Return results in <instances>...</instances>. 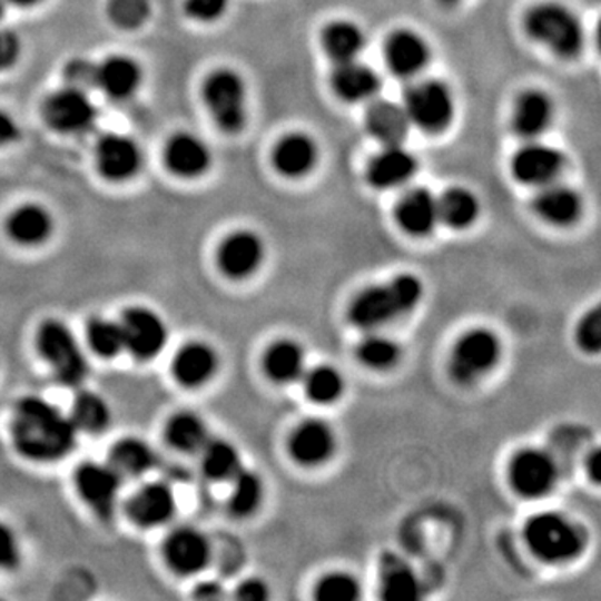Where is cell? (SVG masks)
<instances>
[{
    "instance_id": "cell-44",
    "label": "cell",
    "mask_w": 601,
    "mask_h": 601,
    "mask_svg": "<svg viewBox=\"0 0 601 601\" xmlns=\"http://www.w3.org/2000/svg\"><path fill=\"white\" fill-rule=\"evenodd\" d=\"M107 12L119 29H139L149 19L150 2L149 0H110Z\"/></svg>"
},
{
    "instance_id": "cell-35",
    "label": "cell",
    "mask_w": 601,
    "mask_h": 601,
    "mask_svg": "<svg viewBox=\"0 0 601 601\" xmlns=\"http://www.w3.org/2000/svg\"><path fill=\"white\" fill-rule=\"evenodd\" d=\"M364 43H366V37L363 30L347 20H336L323 32L324 49L336 63L357 59L361 50L364 49Z\"/></svg>"
},
{
    "instance_id": "cell-14",
    "label": "cell",
    "mask_w": 601,
    "mask_h": 601,
    "mask_svg": "<svg viewBox=\"0 0 601 601\" xmlns=\"http://www.w3.org/2000/svg\"><path fill=\"white\" fill-rule=\"evenodd\" d=\"M563 154L546 144L531 142L514 154L511 169L514 177L526 186L543 187L554 183L563 173Z\"/></svg>"
},
{
    "instance_id": "cell-49",
    "label": "cell",
    "mask_w": 601,
    "mask_h": 601,
    "mask_svg": "<svg viewBox=\"0 0 601 601\" xmlns=\"http://www.w3.org/2000/svg\"><path fill=\"white\" fill-rule=\"evenodd\" d=\"M20 42L16 33L0 30V72L10 69L19 59Z\"/></svg>"
},
{
    "instance_id": "cell-31",
    "label": "cell",
    "mask_w": 601,
    "mask_h": 601,
    "mask_svg": "<svg viewBox=\"0 0 601 601\" xmlns=\"http://www.w3.org/2000/svg\"><path fill=\"white\" fill-rule=\"evenodd\" d=\"M53 223L50 214L37 204H26L13 210L7 219V233L22 246H37L46 243L52 234Z\"/></svg>"
},
{
    "instance_id": "cell-13",
    "label": "cell",
    "mask_w": 601,
    "mask_h": 601,
    "mask_svg": "<svg viewBox=\"0 0 601 601\" xmlns=\"http://www.w3.org/2000/svg\"><path fill=\"white\" fill-rule=\"evenodd\" d=\"M290 457L303 466L326 463L336 450L333 427L319 417H309L297 424L287 440Z\"/></svg>"
},
{
    "instance_id": "cell-29",
    "label": "cell",
    "mask_w": 601,
    "mask_h": 601,
    "mask_svg": "<svg viewBox=\"0 0 601 601\" xmlns=\"http://www.w3.org/2000/svg\"><path fill=\"white\" fill-rule=\"evenodd\" d=\"M366 126L371 136L376 137L384 146H397L406 139L411 122L406 110L400 104L376 100L367 109Z\"/></svg>"
},
{
    "instance_id": "cell-8",
    "label": "cell",
    "mask_w": 601,
    "mask_h": 601,
    "mask_svg": "<svg viewBox=\"0 0 601 601\" xmlns=\"http://www.w3.org/2000/svg\"><path fill=\"white\" fill-rule=\"evenodd\" d=\"M404 110L411 124L424 132H441L453 120V93L440 80H421L404 93Z\"/></svg>"
},
{
    "instance_id": "cell-27",
    "label": "cell",
    "mask_w": 601,
    "mask_h": 601,
    "mask_svg": "<svg viewBox=\"0 0 601 601\" xmlns=\"http://www.w3.org/2000/svg\"><path fill=\"white\" fill-rule=\"evenodd\" d=\"M581 197L577 190L560 184H546L540 187V193L534 197V209L538 216L554 226H570L581 214Z\"/></svg>"
},
{
    "instance_id": "cell-52",
    "label": "cell",
    "mask_w": 601,
    "mask_h": 601,
    "mask_svg": "<svg viewBox=\"0 0 601 601\" xmlns=\"http://www.w3.org/2000/svg\"><path fill=\"white\" fill-rule=\"evenodd\" d=\"M587 471L590 474L591 480L598 483L601 477V454L600 450H593L588 454Z\"/></svg>"
},
{
    "instance_id": "cell-32",
    "label": "cell",
    "mask_w": 601,
    "mask_h": 601,
    "mask_svg": "<svg viewBox=\"0 0 601 601\" xmlns=\"http://www.w3.org/2000/svg\"><path fill=\"white\" fill-rule=\"evenodd\" d=\"M423 588L413 568L400 558L387 556L381 564V597L390 601L420 600Z\"/></svg>"
},
{
    "instance_id": "cell-18",
    "label": "cell",
    "mask_w": 601,
    "mask_h": 601,
    "mask_svg": "<svg viewBox=\"0 0 601 601\" xmlns=\"http://www.w3.org/2000/svg\"><path fill=\"white\" fill-rule=\"evenodd\" d=\"M127 513L139 526H160L176 513V496L166 483L144 484L127 501Z\"/></svg>"
},
{
    "instance_id": "cell-34",
    "label": "cell",
    "mask_w": 601,
    "mask_h": 601,
    "mask_svg": "<svg viewBox=\"0 0 601 601\" xmlns=\"http://www.w3.org/2000/svg\"><path fill=\"white\" fill-rule=\"evenodd\" d=\"M166 440L180 453H199L209 441L206 423L197 414L177 413L167 421Z\"/></svg>"
},
{
    "instance_id": "cell-45",
    "label": "cell",
    "mask_w": 601,
    "mask_h": 601,
    "mask_svg": "<svg viewBox=\"0 0 601 601\" xmlns=\"http://www.w3.org/2000/svg\"><path fill=\"white\" fill-rule=\"evenodd\" d=\"M578 346L588 354L600 353L601 349V309L593 307L588 311L577 327Z\"/></svg>"
},
{
    "instance_id": "cell-4",
    "label": "cell",
    "mask_w": 601,
    "mask_h": 601,
    "mask_svg": "<svg viewBox=\"0 0 601 601\" xmlns=\"http://www.w3.org/2000/svg\"><path fill=\"white\" fill-rule=\"evenodd\" d=\"M524 27L531 39L550 49L554 56L573 59L583 49V26L573 10L561 3H538L528 12Z\"/></svg>"
},
{
    "instance_id": "cell-15",
    "label": "cell",
    "mask_w": 601,
    "mask_h": 601,
    "mask_svg": "<svg viewBox=\"0 0 601 601\" xmlns=\"http://www.w3.org/2000/svg\"><path fill=\"white\" fill-rule=\"evenodd\" d=\"M264 259L263 239L253 230L229 234L217 250L220 270L233 279H244L259 269Z\"/></svg>"
},
{
    "instance_id": "cell-43",
    "label": "cell",
    "mask_w": 601,
    "mask_h": 601,
    "mask_svg": "<svg viewBox=\"0 0 601 601\" xmlns=\"http://www.w3.org/2000/svg\"><path fill=\"white\" fill-rule=\"evenodd\" d=\"M361 583L349 573L336 571L317 581L314 598L317 601H356L361 598Z\"/></svg>"
},
{
    "instance_id": "cell-22",
    "label": "cell",
    "mask_w": 601,
    "mask_h": 601,
    "mask_svg": "<svg viewBox=\"0 0 601 601\" xmlns=\"http://www.w3.org/2000/svg\"><path fill=\"white\" fill-rule=\"evenodd\" d=\"M164 159L170 173L187 179L203 176L210 166V152L206 144L189 132L170 137L164 150Z\"/></svg>"
},
{
    "instance_id": "cell-56",
    "label": "cell",
    "mask_w": 601,
    "mask_h": 601,
    "mask_svg": "<svg viewBox=\"0 0 601 601\" xmlns=\"http://www.w3.org/2000/svg\"><path fill=\"white\" fill-rule=\"evenodd\" d=\"M441 3H446V6H454V3L460 2V0H440Z\"/></svg>"
},
{
    "instance_id": "cell-6",
    "label": "cell",
    "mask_w": 601,
    "mask_h": 601,
    "mask_svg": "<svg viewBox=\"0 0 601 601\" xmlns=\"http://www.w3.org/2000/svg\"><path fill=\"white\" fill-rule=\"evenodd\" d=\"M500 337L486 327L466 331L450 354V374L460 384H471L490 373L501 357Z\"/></svg>"
},
{
    "instance_id": "cell-11",
    "label": "cell",
    "mask_w": 601,
    "mask_h": 601,
    "mask_svg": "<svg viewBox=\"0 0 601 601\" xmlns=\"http://www.w3.org/2000/svg\"><path fill=\"white\" fill-rule=\"evenodd\" d=\"M124 341L126 349L130 351L137 359H152L162 353L169 339V331L159 314L147 307H130L124 313Z\"/></svg>"
},
{
    "instance_id": "cell-40",
    "label": "cell",
    "mask_w": 601,
    "mask_h": 601,
    "mask_svg": "<svg viewBox=\"0 0 601 601\" xmlns=\"http://www.w3.org/2000/svg\"><path fill=\"white\" fill-rule=\"evenodd\" d=\"M356 356L359 363L371 370H390L400 361L401 346L386 334L376 333V329L367 331L366 336L357 343Z\"/></svg>"
},
{
    "instance_id": "cell-28",
    "label": "cell",
    "mask_w": 601,
    "mask_h": 601,
    "mask_svg": "<svg viewBox=\"0 0 601 601\" xmlns=\"http://www.w3.org/2000/svg\"><path fill=\"white\" fill-rule=\"evenodd\" d=\"M554 116V106L550 97L541 90H526L514 104L513 126L520 136L534 139L541 136Z\"/></svg>"
},
{
    "instance_id": "cell-24",
    "label": "cell",
    "mask_w": 601,
    "mask_h": 601,
    "mask_svg": "<svg viewBox=\"0 0 601 601\" xmlns=\"http://www.w3.org/2000/svg\"><path fill=\"white\" fill-rule=\"evenodd\" d=\"M331 80L337 96L347 102L374 99L381 87L380 76L370 67L357 62V59L336 63Z\"/></svg>"
},
{
    "instance_id": "cell-37",
    "label": "cell",
    "mask_w": 601,
    "mask_h": 601,
    "mask_svg": "<svg viewBox=\"0 0 601 601\" xmlns=\"http://www.w3.org/2000/svg\"><path fill=\"white\" fill-rule=\"evenodd\" d=\"M200 454V466L209 480L230 481L234 474L243 467L239 451L234 444L224 440H209L204 444Z\"/></svg>"
},
{
    "instance_id": "cell-53",
    "label": "cell",
    "mask_w": 601,
    "mask_h": 601,
    "mask_svg": "<svg viewBox=\"0 0 601 601\" xmlns=\"http://www.w3.org/2000/svg\"><path fill=\"white\" fill-rule=\"evenodd\" d=\"M196 597L204 598V600H214V598L223 597V588L209 581V583H203L197 587Z\"/></svg>"
},
{
    "instance_id": "cell-25",
    "label": "cell",
    "mask_w": 601,
    "mask_h": 601,
    "mask_svg": "<svg viewBox=\"0 0 601 601\" xmlns=\"http://www.w3.org/2000/svg\"><path fill=\"white\" fill-rule=\"evenodd\" d=\"M140 80V67L130 57L112 56L97 66V87L110 99H129L139 89Z\"/></svg>"
},
{
    "instance_id": "cell-16",
    "label": "cell",
    "mask_w": 601,
    "mask_h": 601,
    "mask_svg": "<svg viewBox=\"0 0 601 601\" xmlns=\"http://www.w3.org/2000/svg\"><path fill=\"white\" fill-rule=\"evenodd\" d=\"M97 167L106 179L122 183L139 173L142 152L129 137L107 134L97 142Z\"/></svg>"
},
{
    "instance_id": "cell-54",
    "label": "cell",
    "mask_w": 601,
    "mask_h": 601,
    "mask_svg": "<svg viewBox=\"0 0 601 601\" xmlns=\"http://www.w3.org/2000/svg\"><path fill=\"white\" fill-rule=\"evenodd\" d=\"M7 3H13V6L19 7H30L36 6V3H39L40 0H6Z\"/></svg>"
},
{
    "instance_id": "cell-41",
    "label": "cell",
    "mask_w": 601,
    "mask_h": 601,
    "mask_svg": "<svg viewBox=\"0 0 601 601\" xmlns=\"http://www.w3.org/2000/svg\"><path fill=\"white\" fill-rule=\"evenodd\" d=\"M72 421L83 433L99 434L110 424V407L99 394L82 391L77 394L72 406Z\"/></svg>"
},
{
    "instance_id": "cell-9",
    "label": "cell",
    "mask_w": 601,
    "mask_h": 601,
    "mask_svg": "<svg viewBox=\"0 0 601 601\" xmlns=\"http://www.w3.org/2000/svg\"><path fill=\"white\" fill-rule=\"evenodd\" d=\"M560 471L556 461L540 447H523L510 461L508 480L523 497L546 496L556 486Z\"/></svg>"
},
{
    "instance_id": "cell-21",
    "label": "cell",
    "mask_w": 601,
    "mask_h": 601,
    "mask_svg": "<svg viewBox=\"0 0 601 601\" xmlns=\"http://www.w3.org/2000/svg\"><path fill=\"white\" fill-rule=\"evenodd\" d=\"M219 366L216 349L209 344L193 341L184 344L174 357L173 373L183 386L197 387L213 380Z\"/></svg>"
},
{
    "instance_id": "cell-42",
    "label": "cell",
    "mask_w": 601,
    "mask_h": 601,
    "mask_svg": "<svg viewBox=\"0 0 601 601\" xmlns=\"http://www.w3.org/2000/svg\"><path fill=\"white\" fill-rule=\"evenodd\" d=\"M87 341H89L90 349L100 357H114L126 349L122 326L110 319L96 317L90 321L87 326Z\"/></svg>"
},
{
    "instance_id": "cell-30",
    "label": "cell",
    "mask_w": 601,
    "mask_h": 601,
    "mask_svg": "<svg viewBox=\"0 0 601 601\" xmlns=\"http://www.w3.org/2000/svg\"><path fill=\"white\" fill-rule=\"evenodd\" d=\"M317 160V146L309 136L289 134L277 142L273 152L276 169L286 177L306 176Z\"/></svg>"
},
{
    "instance_id": "cell-36",
    "label": "cell",
    "mask_w": 601,
    "mask_h": 601,
    "mask_svg": "<svg viewBox=\"0 0 601 601\" xmlns=\"http://www.w3.org/2000/svg\"><path fill=\"white\" fill-rule=\"evenodd\" d=\"M300 381H303L306 396L313 403L323 404V406L337 403L346 390L343 374L331 364H317V366L306 370Z\"/></svg>"
},
{
    "instance_id": "cell-46",
    "label": "cell",
    "mask_w": 601,
    "mask_h": 601,
    "mask_svg": "<svg viewBox=\"0 0 601 601\" xmlns=\"http://www.w3.org/2000/svg\"><path fill=\"white\" fill-rule=\"evenodd\" d=\"M229 0H186L184 9L190 19L199 22H213L224 16Z\"/></svg>"
},
{
    "instance_id": "cell-23",
    "label": "cell",
    "mask_w": 601,
    "mask_h": 601,
    "mask_svg": "<svg viewBox=\"0 0 601 601\" xmlns=\"http://www.w3.org/2000/svg\"><path fill=\"white\" fill-rule=\"evenodd\" d=\"M396 219L411 236H427L440 223L437 199L426 189H411L397 203Z\"/></svg>"
},
{
    "instance_id": "cell-33",
    "label": "cell",
    "mask_w": 601,
    "mask_h": 601,
    "mask_svg": "<svg viewBox=\"0 0 601 601\" xmlns=\"http://www.w3.org/2000/svg\"><path fill=\"white\" fill-rule=\"evenodd\" d=\"M156 453L149 444L137 437H124L117 441L110 450V466L120 476H140L152 470Z\"/></svg>"
},
{
    "instance_id": "cell-48",
    "label": "cell",
    "mask_w": 601,
    "mask_h": 601,
    "mask_svg": "<svg viewBox=\"0 0 601 601\" xmlns=\"http://www.w3.org/2000/svg\"><path fill=\"white\" fill-rule=\"evenodd\" d=\"M20 563V546L16 533L0 523V568L12 570Z\"/></svg>"
},
{
    "instance_id": "cell-2",
    "label": "cell",
    "mask_w": 601,
    "mask_h": 601,
    "mask_svg": "<svg viewBox=\"0 0 601 601\" xmlns=\"http://www.w3.org/2000/svg\"><path fill=\"white\" fill-rule=\"evenodd\" d=\"M423 297V283L403 273L384 284L366 287L349 304V321L359 329L373 331L411 313Z\"/></svg>"
},
{
    "instance_id": "cell-38",
    "label": "cell",
    "mask_w": 601,
    "mask_h": 601,
    "mask_svg": "<svg viewBox=\"0 0 601 601\" xmlns=\"http://www.w3.org/2000/svg\"><path fill=\"white\" fill-rule=\"evenodd\" d=\"M441 223L453 229H466L480 214V203L471 190L453 187L437 199Z\"/></svg>"
},
{
    "instance_id": "cell-47",
    "label": "cell",
    "mask_w": 601,
    "mask_h": 601,
    "mask_svg": "<svg viewBox=\"0 0 601 601\" xmlns=\"http://www.w3.org/2000/svg\"><path fill=\"white\" fill-rule=\"evenodd\" d=\"M66 79L70 87L86 90L97 87V66L90 63L89 60H73L67 66Z\"/></svg>"
},
{
    "instance_id": "cell-39",
    "label": "cell",
    "mask_w": 601,
    "mask_h": 601,
    "mask_svg": "<svg viewBox=\"0 0 601 601\" xmlns=\"http://www.w3.org/2000/svg\"><path fill=\"white\" fill-rule=\"evenodd\" d=\"M264 486L259 474L240 467L230 480V494L227 508L234 516H249L263 501Z\"/></svg>"
},
{
    "instance_id": "cell-12",
    "label": "cell",
    "mask_w": 601,
    "mask_h": 601,
    "mask_svg": "<svg viewBox=\"0 0 601 601\" xmlns=\"http://www.w3.org/2000/svg\"><path fill=\"white\" fill-rule=\"evenodd\" d=\"M73 481H76L80 497L99 516H112L117 496L122 487V476L110 464L93 463V461L80 464Z\"/></svg>"
},
{
    "instance_id": "cell-5",
    "label": "cell",
    "mask_w": 601,
    "mask_h": 601,
    "mask_svg": "<svg viewBox=\"0 0 601 601\" xmlns=\"http://www.w3.org/2000/svg\"><path fill=\"white\" fill-rule=\"evenodd\" d=\"M37 349L52 367L57 380L67 386H79L89 374V363L70 327L49 319L37 331Z\"/></svg>"
},
{
    "instance_id": "cell-10",
    "label": "cell",
    "mask_w": 601,
    "mask_h": 601,
    "mask_svg": "<svg viewBox=\"0 0 601 601\" xmlns=\"http://www.w3.org/2000/svg\"><path fill=\"white\" fill-rule=\"evenodd\" d=\"M43 119L60 134L87 132L96 124L97 110L86 90L63 87L43 104Z\"/></svg>"
},
{
    "instance_id": "cell-26",
    "label": "cell",
    "mask_w": 601,
    "mask_h": 601,
    "mask_svg": "<svg viewBox=\"0 0 601 601\" xmlns=\"http://www.w3.org/2000/svg\"><path fill=\"white\" fill-rule=\"evenodd\" d=\"M263 367L266 376L274 383H296L306 373V353L296 341L279 339L267 347L263 356Z\"/></svg>"
},
{
    "instance_id": "cell-1",
    "label": "cell",
    "mask_w": 601,
    "mask_h": 601,
    "mask_svg": "<svg viewBox=\"0 0 601 601\" xmlns=\"http://www.w3.org/2000/svg\"><path fill=\"white\" fill-rule=\"evenodd\" d=\"M12 443L27 460L53 463L69 456L76 447L77 430L72 417L39 396L22 397L13 407L10 423Z\"/></svg>"
},
{
    "instance_id": "cell-7",
    "label": "cell",
    "mask_w": 601,
    "mask_h": 601,
    "mask_svg": "<svg viewBox=\"0 0 601 601\" xmlns=\"http://www.w3.org/2000/svg\"><path fill=\"white\" fill-rule=\"evenodd\" d=\"M204 102L214 122L227 134H236L246 124V86L243 77L230 69H219L207 77Z\"/></svg>"
},
{
    "instance_id": "cell-55",
    "label": "cell",
    "mask_w": 601,
    "mask_h": 601,
    "mask_svg": "<svg viewBox=\"0 0 601 601\" xmlns=\"http://www.w3.org/2000/svg\"><path fill=\"white\" fill-rule=\"evenodd\" d=\"M6 6H7L6 0H0V19H2L3 13H6Z\"/></svg>"
},
{
    "instance_id": "cell-51",
    "label": "cell",
    "mask_w": 601,
    "mask_h": 601,
    "mask_svg": "<svg viewBox=\"0 0 601 601\" xmlns=\"http://www.w3.org/2000/svg\"><path fill=\"white\" fill-rule=\"evenodd\" d=\"M20 130L16 120L9 116V114L0 110V147L9 146V144L16 142L19 139Z\"/></svg>"
},
{
    "instance_id": "cell-20",
    "label": "cell",
    "mask_w": 601,
    "mask_h": 601,
    "mask_svg": "<svg viewBox=\"0 0 601 601\" xmlns=\"http://www.w3.org/2000/svg\"><path fill=\"white\" fill-rule=\"evenodd\" d=\"M416 157L401 144L386 146L367 166V179L376 189H393L403 186L416 173Z\"/></svg>"
},
{
    "instance_id": "cell-50",
    "label": "cell",
    "mask_w": 601,
    "mask_h": 601,
    "mask_svg": "<svg viewBox=\"0 0 601 601\" xmlns=\"http://www.w3.org/2000/svg\"><path fill=\"white\" fill-rule=\"evenodd\" d=\"M236 597L243 601H264L269 598V588L259 578H249L237 587Z\"/></svg>"
},
{
    "instance_id": "cell-19",
    "label": "cell",
    "mask_w": 601,
    "mask_h": 601,
    "mask_svg": "<svg viewBox=\"0 0 601 601\" xmlns=\"http://www.w3.org/2000/svg\"><path fill=\"white\" fill-rule=\"evenodd\" d=\"M386 62L397 77L417 76L430 62V47L423 37L411 30H397L387 39Z\"/></svg>"
},
{
    "instance_id": "cell-3",
    "label": "cell",
    "mask_w": 601,
    "mask_h": 601,
    "mask_svg": "<svg viewBox=\"0 0 601 601\" xmlns=\"http://www.w3.org/2000/svg\"><path fill=\"white\" fill-rule=\"evenodd\" d=\"M524 541L534 556L546 563H566L584 550V533L577 523L556 513L543 511L524 524Z\"/></svg>"
},
{
    "instance_id": "cell-17",
    "label": "cell",
    "mask_w": 601,
    "mask_h": 601,
    "mask_svg": "<svg viewBox=\"0 0 601 601\" xmlns=\"http://www.w3.org/2000/svg\"><path fill=\"white\" fill-rule=\"evenodd\" d=\"M164 558L179 574H196L209 563L210 544L200 531L183 526L164 541Z\"/></svg>"
}]
</instances>
